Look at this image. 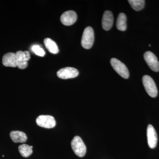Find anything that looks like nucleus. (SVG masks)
<instances>
[{
  "label": "nucleus",
  "instance_id": "nucleus-1",
  "mask_svg": "<svg viewBox=\"0 0 159 159\" xmlns=\"http://www.w3.org/2000/svg\"><path fill=\"white\" fill-rule=\"evenodd\" d=\"M71 147L77 156L82 157L86 152V147L82 139L78 136L74 137L71 143Z\"/></svg>",
  "mask_w": 159,
  "mask_h": 159
},
{
  "label": "nucleus",
  "instance_id": "nucleus-2",
  "mask_svg": "<svg viewBox=\"0 0 159 159\" xmlns=\"http://www.w3.org/2000/svg\"><path fill=\"white\" fill-rule=\"evenodd\" d=\"M142 82L148 95L153 98L156 97L158 94L157 89L152 78L148 75H145L142 78Z\"/></svg>",
  "mask_w": 159,
  "mask_h": 159
},
{
  "label": "nucleus",
  "instance_id": "nucleus-3",
  "mask_svg": "<svg viewBox=\"0 0 159 159\" xmlns=\"http://www.w3.org/2000/svg\"><path fill=\"white\" fill-rule=\"evenodd\" d=\"M94 33L93 28L87 27L84 29L81 39V45L84 48L89 49L93 44Z\"/></svg>",
  "mask_w": 159,
  "mask_h": 159
},
{
  "label": "nucleus",
  "instance_id": "nucleus-4",
  "mask_svg": "<svg viewBox=\"0 0 159 159\" xmlns=\"http://www.w3.org/2000/svg\"><path fill=\"white\" fill-rule=\"evenodd\" d=\"M111 64L113 68L120 76L125 79H128L129 76V72L124 63L117 58H112L111 60Z\"/></svg>",
  "mask_w": 159,
  "mask_h": 159
},
{
  "label": "nucleus",
  "instance_id": "nucleus-5",
  "mask_svg": "<svg viewBox=\"0 0 159 159\" xmlns=\"http://www.w3.org/2000/svg\"><path fill=\"white\" fill-rule=\"evenodd\" d=\"M36 122L39 126L43 128H54L56 125V121L54 117L49 115H41L37 117Z\"/></svg>",
  "mask_w": 159,
  "mask_h": 159
},
{
  "label": "nucleus",
  "instance_id": "nucleus-6",
  "mask_svg": "<svg viewBox=\"0 0 159 159\" xmlns=\"http://www.w3.org/2000/svg\"><path fill=\"white\" fill-rule=\"evenodd\" d=\"M144 59L149 67L154 72L159 71V61L152 52L148 51L144 55Z\"/></svg>",
  "mask_w": 159,
  "mask_h": 159
},
{
  "label": "nucleus",
  "instance_id": "nucleus-7",
  "mask_svg": "<svg viewBox=\"0 0 159 159\" xmlns=\"http://www.w3.org/2000/svg\"><path fill=\"white\" fill-rule=\"evenodd\" d=\"M57 77L61 79H70L78 76L79 72L74 68L66 67L60 70L57 72Z\"/></svg>",
  "mask_w": 159,
  "mask_h": 159
},
{
  "label": "nucleus",
  "instance_id": "nucleus-8",
  "mask_svg": "<svg viewBox=\"0 0 159 159\" xmlns=\"http://www.w3.org/2000/svg\"><path fill=\"white\" fill-rule=\"evenodd\" d=\"M77 15L75 11L70 10L64 12L61 16V21L66 26H70L76 22Z\"/></svg>",
  "mask_w": 159,
  "mask_h": 159
},
{
  "label": "nucleus",
  "instance_id": "nucleus-9",
  "mask_svg": "<svg viewBox=\"0 0 159 159\" xmlns=\"http://www.w3.org/2000/svg\"><path fill=\"white\" fill-rule=\"evenodd\" d=\"M147 136L149 147L151 148H155L157 142V135L155 129L151 124L148 125L147 127Z\"/></svg>",
  "mask_w": 159,
  "mask_h": 159
},
{
  "label": "nucleus",
  "instance_id": "nucleus-10",
  "mask_svg": "<svg viewBox=\"0 0 159 159\" xmlns=\"http://www.w3.org/2000/svg\"><path fill=\"white\" fill-rule=\"evenodd\" d=\"M114 23V17L111 11L107 10L104 12L102 16V25L103 29L108 31L112 27Z\"/></svg>",
  "mask_w": 159,
  "mask_h": 159
},
{
  "label": "nucleus",
  "instance_id": "nucleus-11",
  "mask_svg": "<svg viewBox=\"0 0 159 159\" xmlns=\"http://www.w3.org/2000/svg\"><path fill=\"white\" fill-rule=\"evenodd\" d=\"M2 63L3 65L6 67H16L17 66V60L16 53H7L3 57Z\"/></svg>",
  "mask_w": 159,
  "mask_h": 159
},
{
  "label": "nucleus",
  "instance_id": "nucleus-12",
  "mask_svg": "<svg viewBox=\"0 0 159 159\" xmlns=\"http://www.w3.org/2000/svg\"><path fill=\"white\" fill-rule=\"evenodd\" d=\"M10 136L15 143H25L28 139L26 134L20 131H12L10 132Z\"/></svg>",
  "mask_w": 159,
  "mask_h": 159
},
{
  "label": "nucleus",
  "instance_id": "nucleus-13",
  "mask_svg": "<svg viewBox=\"0 0 159 159\" xmlns=\"http://www.w3.org/2000/svg\"><path fill=\"white\" fill-rule=\"evenodd\" d=\"M16 55L18 67L21 70L26 69L28 66V60L26 58L24 51H18L16 53Z\"/></svg>",
  "mask_w": 159,
  "mask_h": 159
},
{
  "label": "nucleus",
  "instance_id": "nucleus-14",
  "mask_svg": "<svg viewBox=\"0 0 159 159\" xmlns=\"http://www.w3.org/2000/svg\"><path fill=\"white\" fill-rule=\"evenodd\" d=\"M116 27L118 30L121 31H125L127 29V17L124 13H120L118 16Z\"/></svg>",
  "mask_w": 159,
  "mask_h": 159
},
{
  "label": "nucleus",
  "instance_id": "nucleus-15",
  "mask_svg": "<svg viewBox=\"0 0 159 159\" xmlns=\"http://www.w3.org/2000/svg\"><path fill=\"white\" fill-rule=\"evenodd\" d=\"M44 43L46 48L48 49L49 52L52 54H56L59 52L58 47H57L56 43L51 39H45L44 40Z\"/></svg>",
  "mask_w": 159,
  "mask_h": 159
},
{
  "label": "nucleus",
  "instance_id": "nucleus-16",
  "mask_svg": "<svg viewBox=\"0 0 159 159\" xmlns=\"http://www.w3.org/2000/svg\"><path fill=\"white\" fill-rule=\"evenodd\" d=\"M33 146L26 144H23L19 146L18 149L20 154L24 157H28L32 153Z\"/></svg>",
  "mask_w": 159,
  "mask_h": 159
},
{
  "label": "nucleus",
  "instance_id": "nucleus-17",
  "mask_svg": "<svg viewBox=\"0 0 159 159\" xmlns=\"http://www.w3.org/2000/svg\"><path fill=\"white\" fill-rule=\"evenodd\" d=\"M128 2L132 8L135 11H140L145 6V1L144 0H129Z\"/></svg>",
  "mask_w": 159,
  "mask_h": 159
},
{
  "label": "nucleus",
  "instance_id": "nucleus-18",
  "mask_svg": "<svg viewBox=\"0 0 159 159\" xmlns=\"http://www.w3.org/2000/svg\"><path fill=\"white\" fill-rule=\"evenodd\" d=\"M32 50L36 55L41 57H43L45 54V52L43 49L39 45L33 46L32 47Z\"/></svg>",
  "mask_w": 159,
  "mask_h": 159
},
{
  "label": "nucleus",
  "instance_id": "nucleus-19",
  "mask_svg": "<svg viewBox=\"0 0 159 159\" xmlns=\"http://www.w3.org/2000/svg\"><path fill=\"white\" fill-rule=\"evenodd\" d=\"M149 47H151V45L150 44H149Z\"/></svg>",
  "mask_w": 159,
  "mask_h": 159
}]
</instances>
